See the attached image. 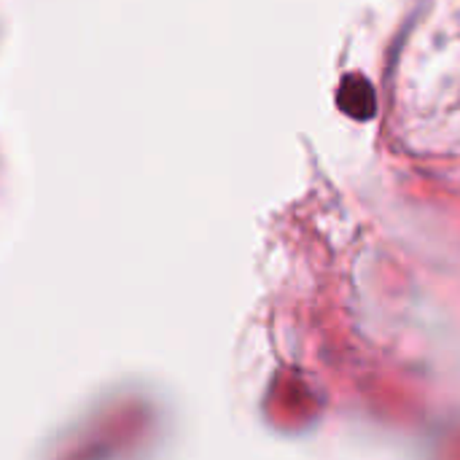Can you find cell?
<instances>
[{"mask_svg":"<svg viewBox=\"0 0 460 460\" xmlns=\"http://www.w3.org/2000/svg\"><path fill=\"white\" fill-rule=\"evenodd\" d=\"M337 102L342 108V113L358 119V121H367L377 113V94L369 84V78L353 73V75H345L340 89H337Z\"/></svg>","mask_w":460,"mask_h":460,"instance_id":"1","label":"cell"}]
</instances>
